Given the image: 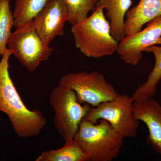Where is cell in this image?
<instances>
[{
    "mask_svg": "<svg viewBox=\"0 0 161 161\" xmlns=\"http://www.w3.org/2000/svg\"><path fill=\"white\" fill-rule=\"evenodd\" d=\"M12 53L8 48L0 61V112L9 117L19 137L27 138L40 135L47 120L40 110H30L23 103L9 75V60Z\"/></svg>",
    "mask_w": 161,
    "mask_h": 161,
    "instance_id": "1",
    "label": "cell"
},
{
    "mask_svg": "<svg viewBox=\"0 0 161 161\" xmlns=\"http://www.w3.org/2000/svg\"><path fill=\"white\" fill-rule=\"evenodd\" d=\"M103 9V7H96L90 17L72 26L75 46L87 58L98 59L117 52L119 42L111 34L110 22Z\"/></svg>",
    "mask_w": 161,
    "mask_h": 161,
    "instance_id": "2",
    "label": "cell"
},
{
    "mask_svg": "<svg viewBox=\"0 0 161 161\" xmlns=\"http://www.w3.org/2000/svg\"><path fill=\"white\" fill-rule=\"evenodd\" d=\"M74 139L89 161H112L120 154L125 138L108 121L101 119L97 123L83 119Z\"/></svg>",
    "mask_w": 161,
    "mask_h": 161,
    "instance_id": "3",
    "label": "cell"
},
{
    "mask_svg": "<svg viewBox=\"0 0 161 161\" xmlns=\"http://www.w3.org/2000/svg\"><path fill=\"white\" fill-rule=\"evenodd\" d=\"M49 100L55 112L53 121L57 132L65 142L72 141L92 107L80 103L75 91L59 85L51 92Z\"/></svg>",
    "mask_w": 161,
    "mask_h": 161,
    "instance_id": "4",
    "label": "cell"
},
{
    "mask_svg": "<svg viewBox=\"0 0 161 161\" xmlns=\"http://www.w3.org/2000/svg\"><path fill=\"white\" fill-rule=\"evenodd\" d=\"M134 103L132 96L118 94L112 100L91 108L83 119L93 123L105 119L124 138H134L137 135L140 121L134 115Z\"/></svg>",
    "mask_w": 161,
    "mask_h": 161,
    "instance_id": "5",
    "label": "cell"
},
{
    "mask_svg": "<svg viewBox=\"0 0 161 161\" xmlns=\"http://www.w3.org/2000/svg\"><path fill=\"white\" fill-rule=\"evenodd\" d=\"M59 85L75 91L78 102L95 108L118 95L104 75L98 71L71 73L60 78Z\"/></svg>",
    "mask_w": 161,
    "mask_h": 161,
    "instance_id": "6",
    "label": "cell"
},
{
    "mask_svg": "<svg viewBox=\"0 0 161 161\" xmlns=\"http://www.w3.org/2000/svg\"><path fill=\"white\" fill-rule=\"evenodd\" d=\"M7 46L21 65L31 73L36 71L42 62L47 61L53 51L36 31L33 21L17 27Z\"/></svg>",
    "mask_w": 161,
    "mask_h": 161,
    "instance_id": "7",
    "label": "cell"
},
{
    "mask_svg": "<svg viewBox=\"0 0 161 161\" xmlns=\"http://www.w3.org/2000/svg\"><path fill=\"white\" fill-rule=\"evenodd\" d=\"M161 43V16L147 23L143 30L125 36L119 42L117 53L120 59L128 64L136 66L147 47Z\"/></svg>",
    "mask_w": 161,
    "mask_h": 161,
    "instance_id": "8",
    "label": "cell"
},
{
    "mask_svg": "<svg viewBox=\"0 0 161 161\" xmlns=\"http://www.w3.org/2000/svg\"><path fill=\"white\" fill-rule=\"evenodd\" d=\"M68 13L64 0H48L46 6L33 20L36 31L47 45L56 37L63 36Z\"/></svg>",
    "mask_w": 161,
    "mask_h": 161,
    "instance_id": "9",
    "label": "cell"
},
{
    "mask_svg": "<svg viewBox=\"0 0 161 161\" xmlns=\"http://www.w3.org/2000/svg\"><path fill=\"white\" fill-rule=\"evenodd\" d=\"M134 107L136 119L146 124L149 130L147 143L161 155V105L151 98L143 101H135Z\"/></svg>",
    "mask_w": 161,
    "mask_h": 161,
    "instance_id": "10",
    "label": "cell"
},
{
    "mask_svg": "<svg viewBox=\"0 0 161 161\" xmlns=\"http://www.w3.org/2000/svg\"><path fill=\"white\" fill-rule=\"evenodd\" d=\"M161 16V0H140L130 9L125 22V36L142 30L143 26L155 18Z\"/></svg>",
    "mask_w": 161,
    "mask_h": 161,
    "instance_id": "11",
    "label": "cell"
},
{
    "mask_svg": "<svg viewBox=\"0 0 161 161\" xmlns=\"http://www.w3.org/2000/svg\"><path fill=\"white\" fill-rule=\"evenodd\" d=\"M132 4V0H98L96 4V7H103L106 11L111 34L118 42L125 37L126 14Z\"/></svg>",
    "mask_w": 161,
    "mask_h": 161,
    "instance_id": "12",
    "label": "cell"
},
{
    "mask_svg": "<svg viewBox=\"0 0 161 161\" xmlns=\"http://www.w3.org/2000/svg\"><path fill=\"white\" fill-rule=\"evenodd\" d=\"M145 52L151 53L155 58V65L150 72L147 80L139 86L132 95L134 101H143L153 98L157 91V86L161 79V43L158 46L152 45Z\"/></svg>",
    "mask_w": 161,
    "mask_h": 161,
    "instance_id": "13",
    "label": "cell"
},
{
    "mask_svg": "<svg viewBox=\"0 0 161 161\" xmlns=\"http://www.w3.org/2000/svg\"><path fill=\"white\" fill-rule=\"evenodd\" d=\"M36 161H89L88 157L75 139L65 142L62 148L42 152Z\"/></svg>",
    "mask_w": 161,
    "mask_h": 161,
    "instance_id": "14",
    "label": "cell"
},
{
    "mask_svg": "<svg viewBox=\"0 0 161 161\" xmlns=\"http://www.w3.org/2000/svg\"><path fill=\"white\" fill-rule=\"evenodd\" d=\"M48 0H16L14 9V27L30 23L42 11Z\"/></svg>",
    "mask_w": 161,
    "mask_h": 161,
    "instance_id": "15",
    "label": "cell"
},
{
    "mask_svg": "<svg viewBox=\"0 0 161 161\" xmlns=\"http://www.w3.org/2000/svg\"><path fill=\"white\" fill-rule=\"evenodd\" d=\"M67 8L69 22L75 26L86 19L90 11L94 12L98 0H64Z\"/></svg>",
    "mask_w": 161,
    "mask_h": 161,
    "instance_id": "16",
    "label": "cell"
},
{
    "mask_svg": "<svg viewBox=\"0 0 161 161\" xmlns=\"http://www.w3.org/2000/svg\"><path fill=\"white\" fill-rule=\"evenodd\" d=\"M13 26L14 19L10 10V0H0V57L7 48Z\"/></svg>",
    "mask_w": 161,
    "mask_h": 161,
    "instance_id": "17",
    "label": "cell"
},
{
    "mask_svg": "<svg viewBox=\"0 0 161 161\" xmlns=\"http://www.w3.org/2000/svg\"><path fill=\"white\" fill-rule=\"evenodd\" d=\"M160 81H161V80H160Z\"/></svg>",
    "mask_w": 161,
    "mask_h": 161,
    "instance_id": "18",
    "label": "cell"
}]
</instances>
